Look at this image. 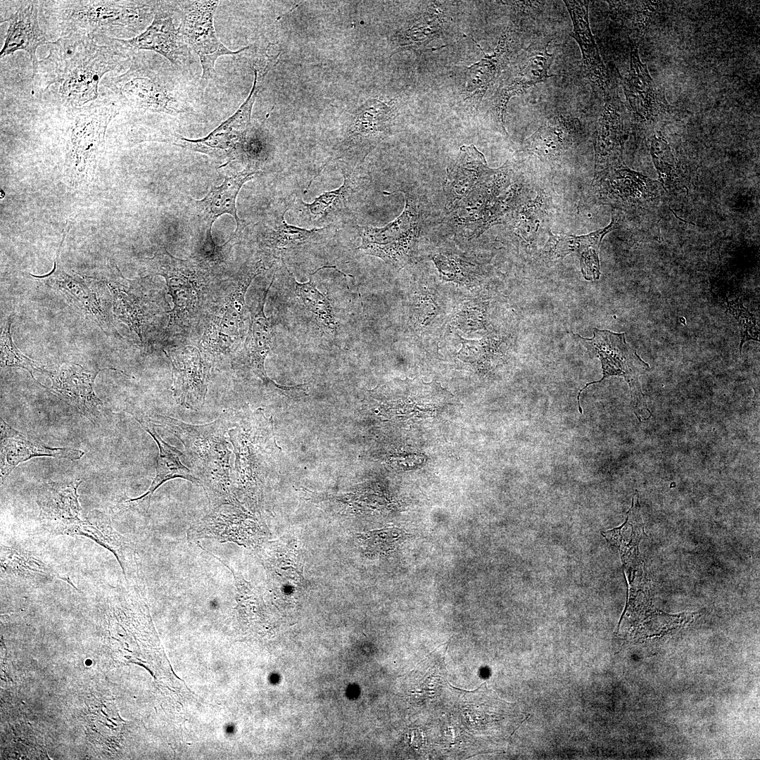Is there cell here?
I'll return each mask as SVG.
<instances>
[{
	"instance_id": "484cf974",
	"label": "cell",
	"mask_w": 760,
	"mask_h": 760,
	"mask_svg": "<svg viewBox=\"0 0 760 760\" xmlns=\"http://www.w3.org/2000/svg\"><path fill=\"white\" fill-rule=\"evenodd\" d=\"M134 417L156 441L159 453L156 461V475L148 490L139 497L125 500L122 507L125 509L131 508L147 512L153 493L165 481L175 478L186 479L201 486V481L194 476L192 471L181 462L182 453L159 436L152 421L137 414H134Z\"/></svg>"
},
{
	"instance_id": "7402d4cb",
	"label": "cell",
	"mask_w": 760,
	"mask_h": 760,
	"mask_svg": "<svg viewBox=\"0 0 760 760\" xmlns=\"http://www.w3.org/2000/svg\"><path fill=\"white\" fill-rule=\"evenodd\" d=\"M82 482L76 479L68 483L47 482L41 486L37 502L42 526L55 535H67L82 517L77 488Z\"/></svg>"
},
{
	"instance_id": "e575fe53",
	"label": "cell",
	"mask_w": 760,
	"mask_h": 760,
	"mask_svg": "<svg viewBox=\"0 0 760 760\" xmlns=\"http://www.w3.org/2000/svg\"><path fill=\"white\" fill-rule=\"evenodd\" d=\"M627 514L622 526L602 533L604 538L619 550L621 559L626 566L635 562L639 543L645 534L637 494L633 498L631 507Z\"/></svg>"
},
{
	"instance_id": "30bf717a",
	"label": "cell",
	"mask_w": 760,
	"mask_h": 760,
	"mask_svg": "<svg viewBox=\"0 0 760 760\" xmlns=\"http://www.w3.org/2000/svg\"><path fill=\"white\" fill-rule=\"evenodd\" d=\"M343 183L338 188L325 191L311 203H305L296 195L291 198V208L303 222L313 225L327 226L348 224L353 220L365 197L370 177L360 166L338 163Z\"/></svg>"
},
{
	"instance_id": "277c9868",
	"label": "cell",
	"mask_w": 760,
	"mask_h": 760,
	"mask_svg": "<svg viewBox=\"0 0 760 760\" xmlns=\"http://www.w3.org/2000/svg\"><path fill=\"white\" fill-rule=\"evenodd\" d=\"M153 275L162 276L166 282L172 308L161 342L183 339L200 328L213 289L217 281L214 269L194 257L177 258L163 247L147 259Z\"/></svg>"
},
{
	"instance_id": "e0dca14e",
	"label": "cell",
	"mask_w": 760,
	"mask_h": 760,
	"mask_svg": "<svg viewBox=\"0 0 760 760\" xmlns=\"http://www.w3.org/2000/svg\"><path fill=\"white\" fill-rule=\"evenodd\" d=\"M217 6V1H193L185 4L184 9L182 34L200 59L201 81L205 85L212 78L219 57L237 54L248 48L231 51L218 39L214 26V13Z\"/></svg>"
},
{
	"instance_id": "2e32d148",
	"label": "cell",
	"mask_w": 760,
	"mask_h": 760,
	"mask_svg": "<svg viewBox=\"0 0 760 760\" xmlns=\"http://www.w3.org/2000/svg\"><path fill=\"white\" fill-rule=\"evenodd\" d=\"M258 72L254 69L253 86L238 110L208 136L188 139L174 133L170 141L184 148L205 153L216 160L234 159L243 149L251 122V111L257 96Z\"/></svg>"
},
{
	"instance_id": "8d00e7d4",
	"label": "cell",
	"mask_w": 760,
	"mask_h": 760,
	"mask_svg": "<svg viewBox=\"0 0 760 760\" xmlns=\"http://www.w3.org/2000/svg\"><path fill=\"white\" fill-rule=\"evenodd\" d=\"M617 227L615 217H612V222L608 226L588 234L574 236L550 234V241L553 246L554 251L559 255H565L574 251L579 253L587 248L599 249L600 243L605 234L615 229Z\"/></svg>"
},
{
	"instance_id": "4dcf8cb0",
	"label": "cell",
	"mask_w": 760,
	"mask_h": 760,
	"mask_svg": "<svg viewBox=\"0 0 760 760\" xmlns=\"http://www.w3.org/2000/svg\"><path fill=\"white\" fill-rule=\"evenodd\" d=\"M68 535L86 536L112 552L126 576L129 542L113 528L106 514L97 509L90 511Z\"/></svg>"
},
{
	"instance_id": "9c48e42d",
	"label": "cell",
	"mask_w": 760,
	"mask_h": 760,
	"mask_svg": "<svg viewBox=\"0 0 760 760\" xmlns=\"http://www.w3.org/2000/svg\"><path fill=\"white\" fill-rule=\"evenodd\" d=\"M394 108L376 99L367 100L355 112L343 136L335 144L333 152L310 181L305 191L323 170L333 160L360 166L366 156L393 132L396 118Z\"/></svg>"
},
{
	"instance_id": "8fae6325",
	"label": "cell",
	"mask_w": 760,
	"mask_h": 760,
	"mask_svg": "<svg viewBox=\"0 0 760 760\" xmlns=\"http://www.w3.org/2000/svg\"><path fill=\"white\" fill-rule=\"evenodd\" d=\"M111 274L107 284L113 297V312L145 345L155 317L167 312L163 291L155 287L149 276L134 280L126 279L116 265Z\"/></svg>"
},
{
	"instance_id": "60d3db41",
	"label": "cell",
	"mask_w": 760,
	"mask_h": 760,
	"mask_svg": "<svg viewBox=\"0 0 760 760\" xmlns=\"http://www.w3.org/2000/svg\"><path fill=\"white\" fill-rule=\"evenodd\" d=\"M726 307L728 311L737 320L741 333L740 351L745 342L749 340L759 341V334L753 330L756 322L754 316L751 314L741 303L727 302Z\"/></svg>"
},
{
	"instance_id": "6da1fadb",
	"label": "cell",
	"mask_w": 760,
	"mask_h": 760,
	"mask_svg": "<svg viewBox=\"0 0 760 760\" xmlns=\"http://www.w3.org/2000/svg\"><path fill=\"white\" fill-rule=\"evenodd\" d=\"M50 44L47 56L38 61L32 82L46 100L68 111L96 101L101 79L127 53L115 39L102 36L61 34Z\"/></svg>"
},
{
	"instance_id": "d6a6232c",
	"label": "cell",
	"mask_w": 760,
	"mask_h": 760,
	"mask_svg": "<svg viewBox=\"0 0 760 760\" xmlns=\"http://www.w3.org/2000/svg\"><path fill=\"white\" fill-rule=\"evenodd\" d=\"M621 118L618 107L606 101L598 122L595 150V173L609 165L620 153Z\"/></svg>"
},
{
	"instance_id": "836d02e7",
	"label": "cell",
	"mask_w": 760,
	"mask_h": 760,
	"mask_svg": "<svg viewBox=\"0 0 760 760\" xmlns=\"http://www.w3.org/2000/svg\"><path fill=\"white\" fill-rule=\"evenodd\" d=\"M325 268H336V266L326 265L319 267L310 274V279L307 282L300 283L296 280L293 274L286 266L289 279L294 286L296 293L305 308L312 315L316 323L322 330L331 335H335L337 332L338 324L331 302L326 294L318 290L312 279L314 274Z\"/></svg>"
},
{
	"instance_id": "b9f144b4",
	"label": "cell",
	"mask_w": 760,
	"mask_h": 760,
	"mask_svg": "<svg viewBox=\"0 0 760 760\" xmlns=\"http://www.w3.org/2000/svg\"><path fill=\"white\" fill-rule=\"evenodd\" d=\"M598 251L599 249L595 248H587L578 253L581 272L586 280L596 281L600 278Z\"/></svg>"
},
{
	"instance_id": "83f0119b",
	"label": "cell",
	"mask_w": 760,
	"mask_h": 760,
	"mask_svg": "<svg viewBox=\"0 0 760 760\" xmlns=\"http://www.w3.org/2000/svg\"><path fill=\"white\" fill-rule=\"evenodd\" d=\"M3 21L8 23V27L0 52L1 58L15 51H24L30 56L34 74L38 63L36 56L37 48L51 42L47 41L40 28L37 3L32 1H20L14 13Z\"/></svg>"
},
{
	"instance_id": "8992f818",
	"label": "cell",
	"mask_w": 760,
	"mask_h": 760,
	"mask_svg": "<svg viewBox=\"0 0 760 760\" xmlns=\"http://www.w3.org/2000/svg\"><path fill=\"white\" fill-rule=\"evenodd\" d=\"M120 108L117 100L106 97L68 111L71 122L64 166L72 186H80L91 180L104 151L107 127Z\"/></svg>"
},
{
	"instance_id": "4316f807",
	"label": "cell",
	"mask_w": 760,
	"mask_h": 760,
	"mask_svg": "<svg viewBox=\"0 0 760 760\" xmlns=\"http://www.w3.org/2000/svg\"><path fill=\"white\" fill-rule=\"evenodd\" d=\"M582 134V125L578 118L558 114L526 139L524 148L542 160H554L569 151Z\"/></svg>"
},
{
	"instance_id": "d6986e66",
	"label": "cell",
	"mask_w": 760,
	"mask_h": 760,
	"mask_svg": "<svg viewBox=\"0 0 760 760\" xmlns=\"http://www.w3.org/2000/svg\"><path fill=\"white\" fill-rule=\"evenodd\" d=\"M163 352L172 365V389L177 402L187 409L200 410L213 365L194 346L179 345Z\"/></svg>"
},
{
	"instance_id": "52a82bcc",
	"label": "cell",
	"mask_w": 760,
	"mask_h": 760,
	"mask_svg": "<svg viewBox=\"0 0 760 760\" xmlns=\"http://www.w3.org/2000/svg\"><path fill=\"white\" fill-rule=\"evenodd\" d=\"M402 191L405 197L403 212L382 227L355 226L361 244L356 249L382 259L392 266L401 268L409 261L422 227V213L417 196ZM384 192L393 194L395 192Z\"/></svg>"
},
{
	"instance_id": "d4e9b609",
	"label": "cell",
	"mask_w": 760,
	"mask_h": 760,
	"mask_svg": "<svg viewBox=\"0 0 760 760\" xmlns=\"http://www.w3.org/2000/svg\"><path fill=\"white\" fill-rule=\"evenodd\" d=\"M1 422V484L21 462L36 457H53L77 460L84 454L71 448H50L42 442L28 438L13 429L2 418Z\"/></svg>"
},
{
	"instance_id": "603a6c76",
	"label": "cell",
	"mask_w": 760,
	"mask_h": 760,
	"mask_svg": "<svg viewBox=\"0 0 760 760\" xmlns=\"http://www.w3.org/2000/svg\"><path fill=\"white\" fill-rule=\"evenodd\" d=\"M260 172L257 161L248 157V164L243 170L225 178L221 185L212 186L203 198L194 201L195 212L205 224L206 238H213L211 230L214 222L225 213L232 215L236 220V229L232 236L236 239L240 238L246 224L237 215L236 199L243 184Z\"/></svg>"
},
{
	"instance_id": "ac0fdd59",
	"label": "cell",
	"mask_w": 760,
	"mask_h": 760,
	"mask_svg": "<svg viewBox=\"0 0 760 760\" xmlns=\"http://www.w3.org/2000/svg\"><path fill=\"white\" fill-rule=\"evenodd\" d=\"M273 277L268 287L263 290L248 308L250 313L248 331L241 348L231 360L234 370L248 372L259 378L265 386L291 391L297 386H284L271 380L265 371V362L272 343V327L265 313L267 295L274 282Z\"/></svg>"
},
{
	"instance_id": "ab89813d",
	"label": "cell",
	"mask_w": 760,
	"mask_h": 760,
	"mask_svg": "<svg viewBox=\"0 0 760 760\" xmlns=\"http://www.w3.org/2000/svg\"><path fill=\"white\" fill-rule=\"evenodd\" d=\"M405 536V532L393 528L370 531L360 536V538L366 551L379 554L393 550Z\"/></svg>"
},
{
	"instance_id": "ffe728a7",
	"label": "cell",
	"mask_w": 760,
	"mask_h": 760,
	"mask_svg": "<svg viewBox=\"0 0 760 760\" xmlns=\"http://www.w3.org/2000/svg\"><path fill=\"white\" fill-rule=\"evenodd\" d=\"M106 369L124 374L115 368L89 370L80 365L65 362L55 370H46V374L52 381L49 389L79 413L93 421L98 417L103 405L94 393V381L97 374Z\"/></svg>"
},
{
	"instance_id": "9a60e30c",
	"label": "cell",
	"mask_w": 760,
	"mask_h": 760,
	"mask_svg": "<svg viewBox=\"0 0 760 760\" xmlns=\"http://www.w3.org/2000/svg\"><path fill=\"white\" fill-rule=\"evenodd\" d=\"M291 208V198L252 227L253 240L261 255L277 258L288 251L327 243L336 236L338 225L307 229L288 224L284 215Z\"/></svg>"
},
{
	"instance_id": "7a4b0ae2",
	"label": "cell",
	"mask_w": 760,
	"mask_h": 760,
	"mask_svg": "<svg viewBox=\"0 0 760 760\" xmlns=\"http://www.w3.org/2000/svg\"><path fill=\"white\" fill-rule=\"evenodd\" d=\"M261 255L246 262L233 276L214 286L201 322L197 347L213 366L232 360L246 338V294L253 280L270 268Z\"/></svg>"
},
{
	"instance_id": "f35d334b",
	"label": "cell",
	"mask_w": 760,
	"mask_h": 760,
	"mask_svg": "<svg viewBox=\"0 0 760 760\" xmlns=\"http://www.w3.org/2000/svg\"><path fill=\"white\" fill-rule=\"evenodd\" d=\"M1 569L18 576L32 578L45 574L43 563L9 547H1Z\"/></svg>"
},
{
	"instance_id": "cb8c5ba5",
	"label": "cell",
	"mask_w": 760,
	"mask_h": 760,
	"mask_svg": "<svg viewBox=\"0 0 760 760\" xmlns=\"http://www.w3.org/2000/svg\"><path fill=\"white\" fill-rule=\"evenodd\" d=\"M493 171L474 145L461 146L454 162L447 168L443 183L448 210L477 189Z\"/></svg>"
},
{
	"instance_id": "74e56055",
	"label": "cell",
	"mask_w": 760,
	"mask_h": 760,
	"mask_svg": "<svg viewBox=\"0 0 760 760\" xmlns=\"http://www.w3.org/2000/svg\"><path fill=\"white\" fill-rule=\"evenodd\" d=\"M11 316L4 322L1 334V367H21L34 379V372L46 373L44 367L27 357L14 344L11 333Z\"/></svg>"
},
{
	"instance_id": "44dd1931",
	"label": "cell",
	"mask_w": 760,
	"mask_h": 760,
	"mask_svg": "<svg viewBox=\"0 0 760 760\" xmlns=\"http://www.w3.org/2000/svg\"><path fill=\"white\" fill-rule=\"evenodd\" d=\"M165 3L156 1L151 23L141 34L129 39H115L127 52L149 50L160 53L172 63L178 65L186 56V41L182 25H177Z\"/></svg>"
},
{
	"instance_id": "7c38bea8",
	"label": "cell",
	"mask_w": 760,
	"mask_h": 760,
	"mask_svg": "<svg viewBox=\"0 0 760 760\" xmlns=\"http://www.w3.org/2000/svg\"><path fill=\"white\" fill-rule=\"evenodd\" d=\"M550 41L530 44L504 70L490 104L495 124L502 135L507 136L505 115L510 99L552 76L548 74L554 61L553 54L547 50Z\"/></svg>"
},
{
	"instance_id": "d590c367",
	"label": "cell",
	"mask_w": 760,
	"mask_h": 760,
	"mask_svg": "<svg viewBox=\"0 0 760 760\" xmlns=\"http://www.w3.org/2000/svg\"><path fill=\"white\" fill-rule=\"evenodd\" d=\"M444 14L436 8H430L411 26L399 34V49L422 50L442 31Z\"/></svg>"
},
{
	"instance_id": "3957f363",
	"label": "cell",
	"mask_w": 760,
	"mask_h": 760,
	"mask_svg": "<svg viewBox=\"0 0 760 760\" xmlns=\"http://www.w3.org/2000/svg\"><path fill=\"white\" fill-rule=\"evenodd\" d=\"M236 413L224 410L215 421L191 424L160 414L155 422L163 425L183 444L191 464L201 481L212 507L239 504L231 490L229 431Z\"/></svg>"
},
{
	"instance_id": "ba28073f",
	"label": "cell",
	"mask_w": 760,
	"mask_h": 760,
	"mask_svg": "<svg viewBox=\"0 0 760 760\" xmlns=\"http://www.w3.org/2000/svg\"><path fill=\"white\" fill-rule=\"evenodd\" d=\"M574 334L583 345L597 355L603 372L601 379L588 383L580 390L577 396L579 412L583 413L580 395L588 386L600 382L611 376H620L624 378L629 386L636 416L640 421L648 419L651 412L644 399L639 377L650 369V365L642 360L636 350L626 342L625 333H615L594 328L592 338H585L577 334Z\"/></svg>"
},
{
	"instance_id": "f546056e",
	"label": "cell",
	"mask_w": 760,
	"mask_h": 760,
	"mask_svg": "<svg viewBox=\"0 0 760 760\" xmlns=\"http://www.w3.org/2000/svg\"><path fill=\"white\" fill-rule=\"evenodd\" d=\"M515 46L513 34L507 28L500 36L494 52L491 55L484 53L483 58L467 68V89L469 92H474L472 96H476L481 99L510 63Z\"/></svg>"
},
{
	"instance_id": "f1b7e54d",
	"label": "cell",
	"mask_w": 760,
	"mask_h": 760,
	"mask_svg": "<svg viewBox=\"0 0 760 760\" xmlns=\"http://www.w3.org/2000/svg\"><path fill=\"white\" fill-rule=\"evenodd\" d=\"M564 3L572 22L570 35L577 42L581 52L583 73L593 85L604 89L607 86L605 67L590 26V1L565 0Z\"/></svg>"
},
{
	"instance_id": "4fadbf2b",
	"label": "cell",
	"mask_w": 760,
	"mask_h": 760,
	"mask_svg": "<svg viewBox=\"0 0 760 760\" xmlns=\"http://www.w3.org/2000/svg\"><path fill=\"white\" fill-rule=\"evenodd\" d=\"M110 88L133 108L170 115L184 112L167 80L142 62L135 61L126 72L112 78Z\"/></svg>"
},
{
	"instance_id": "5b68a950",
	"label": "cell",
	"mask_w": 760,
	"mask_h": 760,
	"mask_svg": "<svg viewBox=\"0 0 760 760\" xmlns=\"http://www.w3.org/2000/svg\"><path fill=\"white\" fill-rule=\"evenodd\" d=\"M156 1H58L61 34H81L132 39L151 23Z\"/></svg>"
},
{
	"instance_id": "1f68e13d",
	"label": "cell",
	"mask_w": 760,
	"mask_h": 760,
	"mask_svg": "<svg viewBox=\"0 0 760 760\" xmlns=\"http://www.w3.org/2000/svg\"><path fill=\"white\" fill-rule=\"evenodd\" d=\"M630 70L624 82L625 95L633 110L642 118H649L656 108L654 83L647 66L640 60L637 46L631 43Z\"/></svg>"
},
{
	"instance_id": "5bb4252c",
	"label": "cell",
	"mask_w": 760,
	"mask_h": 760,
	"mask_svg": "<svg viewBox=\"0 0 760 760\" xmlns=\"http://www.w3.org/2000/svg\"><path fill=\"white\" fill-rule=\"evenodd\" d=\"M65 235L56 252L53 267L44 275H30L49 288L59 292L82 315L94 321L107 336L120 337L113 324L109 305L102 300L99 286L101 281L83 279L66 272L60 259V251Z\"/></svg>"
}]
</instances>
